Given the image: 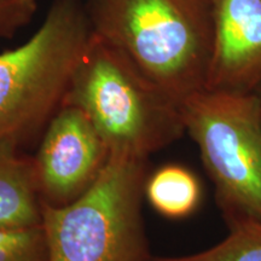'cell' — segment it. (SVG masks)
Masks as SVG:
<instances>
[{
  "instance_id": "277c9868",
  "label": "cell",
  "mask_w": 261,
  "mask_h": 261,
  "mask_svg": "<svg viewBox=\"0 0 261 261\" xmlns=\"http://www.w3.org/2000/svg\"><path fill=\"white\" fill-rule=\"evenodd\" d=\"M92 37L84 0H54L38 31L0 54V137L22 142L64 106Z\"/></svg>"
},
{
  "instance_id": "5b68a950",
  "label": "cell",
  "mask_w": 261,
  "mask_h": 261,
  "mask_svg": "<svg viewBox=\"0 0 261 261\" xmlns=\"http://www.w3.org/2000/svg\"><path fill=\"white\" fill-rule=\"evenodd\" d=\"M228 225L261 223V100L255 92L203 89L179 104Z\"/></svg>"
},
{
  "instance_id": "8fae6325",
  "label": "cell",
  "mask_w": 261,
  "mask_h": 261,
  "mask_svg": "<svg viewBox=\"0 0 261 261\" xmlns=\"http://www.w3.org/2000/svg\"><path fill=\"white\" fill-rule=\"evenodd\" d=\"M0 261H48L42 225L0 230Z\"/></svg>"
},
{
  "instance_id": "7a4b0ae2",
  "label": "cell",
  "mask_w": 261,
  "mask_h": 261,
  "mask_svg": "<svg viewBox=\"0 0 261 261\" xmlns=\"http://www.w3.org/2000/svg\"><path fill=\"white\" fill-rule=\"evenodd\" d=\"M64 104L89 116L110 154L148 160L187 132L179 104L93 32Z\"/></svg>"
},
{
  "instance_id": "8992f818",
  "label": "cell",
  "mask_w": 261,
  "mask_h": 261,
  "mask_svg": "<svg viewBox=\"0 0 261 261\" xmlns=\"http://www.w3.org/2000/svg\"><path fill=\"white\" fill-rule=\"evenodd\" d=\"M109 156L89 116L64 104L47 123L34 158L42 202L61 207L77 200L94 184Z\"/></svg>"
},
{
  "instance_id": "6da1fadb",
  "label": "cell",
  "mask_w": 261,
  "mask_h": 261,
  "mask_svg": "<svg viewBox=\"0 0 261 261\" xmlns=\"http://www.w3.org/2000/svg\"><path fill=\"white\" fill-rule=\"evenodd\" d=\"M93 34L174 102L205 89L213 45L210 0H86Z\"/></svg>"
},
{
  "instance_id": "52a82bcc",
  "label": "cell",
  "mask_w": 261,
  "mask_h": 261,
  "mask_svg": "<svg viewBox=\"0 0 261 261\" xmlns=\"http://www.w3.org/2000/svg\"><path fill=\"white\" fill-rule=\"evenodd\" d=\"M213 45L205 89L254 92L261 83V0H210Z\"/></svg>"
},
{
  "instance_id": "9c48e42d",
  "label": "cell",
  "mask_w": 261,
  "mask_h": 261,
  "mask_svg": "<svg viewBox=\"0 0 261 261\" xmlns=\"http://www.w3.org/2000/svg\"><path fill=\"white\" fill-rule=\"evenodd\" d=\"M150 204L172 219L190 215L201 200V187L194 173L177 165L159 168L145 182Z\"/></svg>"
},
{
  "instance_id": "ba28073f",
  "label": "cell",
  "mask_w": 261,
  "mask_h": 261,
  "mask_svg": "<svg viewBox=\"0 0 261 261\" xmlns=\"http://www.w3.org/2000/svg\"><path fill=\"white\" fill-rule=\"evenodd\" d=\"M14 137H0V230L42 225V202L34 158Z\"/></svg>"
},
{
  "instance_id": "30bf717a",
  "label": "cell",
  "mask_w": 261,
  "mask_h": 261,
  "mask_svg": "<svg viewBox=\"0 0 261 261\" xmlns=\"http://www.w3.org/2000/svg\"><path fill=\"white\" fill-rule=\"evenodd\" d=\"M230 226L217 246L185 256H152L151 261H261V223L247 220Z\"/></svg>"
},
{
  "instance_id": "7c38bea8",
  "label": "cell",
  "mask_w": 261,
  "mask_h": 261,
  "mask_svg": "<svg viewBox=\"0 0 261 261\" xmlns=\"http://www.w3.org/2000/svg\"><path fill=\"white\" fill-rule=\"evenodd\" d=\"M38 11L37 0H0V39H10Z\"/></svg>"
},
{
  "instance_id": "3957f363",
  "label": "cell",
  "mask_w": 261,
  "mask_h": 261,
  "mask_svg": "<svg viewBox=\"0 0 261 261\" xmlns=\"http://www.w3.org/2000/svg\"><path fill=\"white\" fill-rule=\"evenodd\" d=\"M146 161L110 154L89 190L42 205L48 261H151L142 215Z\"/></svg>"
},
{
  "instance_id": "4fadbf2b",
  "label": "cell",
  "mask_w": 261,
  "mask_h": 261,
  "mask_svg": "<svg viewBox=\"0 0 261 261\" xmlns=\"http://www.w3.org/2000/svg\"><path fill=\"white\" fill-rule=\"evenodd\" d=\"M254 92H255L256 96L259 97V98H260V100H261V83H260L259 85H257V87H256L255 90H254Z\"/></svg>"
}]
</instances>
